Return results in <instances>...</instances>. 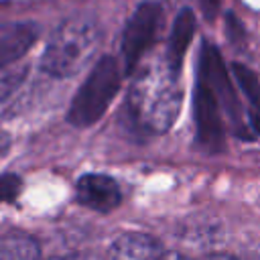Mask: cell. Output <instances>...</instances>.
Listing matches in <instances>:
<instances>
[{
    "instance_id": "2",
    "label": "cell",
    "mask_w": 260,
    "mask_h": 260,
    "mask_svg": "<svg viewBox=\"0 0 260 260\" xmlns=\"http://www.w3.org/2000/svg\"><path fill=\"white\" fill-rule=\"evenodd\" d=\"M100 39L98 24L85 16H73L63 20L51 35L41 67L51 77H71L75 75L93 55Z\"/></svg>"
},
{
    "instance_id": "16",
    "label": "cell",
    "mask_w": 260,
    "mask_h": 260,
    "mask_svg": "<svg viewBox=\"0 0 260 260\" xmlns=\"http://www.w3.org/2000/svg\"><path fill=\"white\" fill-rule=\"evenodd\" d=\"M8 148H10V136L6 132H0V156H4Z\"/></svg>"
},
{
    "instance_id": "10",
    "label": "cell",
    "mask_w": 260,
    "mask_h": 260,
    "mask_svg": "<svg viewBox=\"0 0 260 260\" xmlns=\"http://www.w3.org/2000/svg\"><path fill=\"white\" fill-rule=\"evenodd\" d=\"M37 240L22 232H10L0 238V260H39Z\"/></svg>"
},
{
    "instance_id": "1",
    "label": "cell",
    "mask_w": 260,
    "mask_h": 260,
    "mask_svg": "<svg viewBox=\"0 0 260 260\" xmlns=\"http://www.w3.org/2000/svg\"><path fill=\"white\" fill-rule=\"evenodd\" d=\"M181 81L167 61L148 63L134 73L126 98L130 124L144 134H165L181 110Z\"/></svg>"
},
{
    "instance_id": "8",
    "label": "cell",
    "mask_w": 260,
    "mask_h": 260,
    "mask_svg": "<svg viewBox=\"0 0 260 260\" xmlns=\"http://www.w3.org/2000/svg\"><path fill=\"white\" fill-rule=\"evenodd\" d=\"M39 28L32 22L0 24V69L14 65L37 41Z\"/></svg>"
},
{
    "instance_id": "13",
    "label": "cell",
    "mask_w": 260,
    "mask_h": 260,
    "mask_svg": "<svg viewBox=\"0 0 260 260\" xmlns=\"http://www.w3.org/2000/svg\"><path fill=\"white\" fill-rule=\"evenodd\" d=\"M199 8L207 20H213L219 12V0H199Z\"/></svg>"
},
{
    "instance_id": "12",
    "label": "cell",
    "mask_w": 260,
    "mask_h": 260,
    "mask_svg": "<svg viewBox=\"0 0 260 260\" xmlns=\"http://www.w3.org/2000/svg\"><path fill=\"white\" fill-rule=\"evenodd\" d=\"M20 187L22 183L16 175H0V201H14Z\"/></svg>"
},
{
    "instance_id": "18",
    "label": "cell",
    "mask_w": 260,
    "mask_h": 260,
    "mask_svg": "<svg viewBox=\"0 0 260 260\" xmlns=\"http://www.w3.org/2000/svg\"><path fill=\"white\" fill-rule=\"evenodd\" d=\"M51 260H81L79 256H59V258H51Z\"/></svg>"
},
{
    "instance_id": "7",
    "label": "cell",
    "mask_w": 260,
    "mask_h": 260,
    "mask_svg": "<svg viewBox=\"0 0 260 260\" xmlns=\"http://www.w3.org/2000/svg\"><path fill=\"white\" fill-rule=\"evenodd\" d=\"M165 254L160 242L144 232H126L108 248L106 260H160Z\"/></svg>"
},
{
    "instance_id": "11",
    "label": "cell",
    "mask_w": 260,
    "mask_h": 260,
    "mask_svg": "<svg viewBox=\"0 0 260 260\" xmlns=\"http://www.w3.org/2000/svg\"><path fill=\"white\" fill-rule=\"evenodd\" d=\"M26 77V67L24 65H8L0 69V102H4Z\"/></svg>"
},
{
    "instance_id": "4",
    "label": "cell",
    "mask_w": 260,
    "mask_h": 260,
    "mask_svg": "<svg viewBox=\"0 0 260 260\" xmlns=\"http://www.w3.org/2000/svg\"><path fill=\"white\" fill-rule=\"evenodd\" d=\"M193 116L197 130V144L209 152H219L225 144L223 108L219 95L203 71L197 73V83L193 91Z\"/></svg>"
},
{
    "instance_id": "19",
    "label": "cell",
    "mask_w": 260,
    "mask_h": 260,
    "mask_svg": "<svg viewBox=\"0 0 260 260\" xmlns=\"http://www.w3.org/2000/svg\"><path fill=\"white\" fill-rule=\"evenodd\" d=\"M240 260H260V252H258V254H252V256H244V258H240Z\"/></svg>"
},
{
    "instance_id": "9",
    "label": "cell",
    "mask_w": 260,
    "mask_h": 260,
    "mask_svg": "<svg viewBox=\"0 0 260 260\" xmlns=\"http://www.w3.org/2000/svg\"><path fill=\"white\" fill-rule=\"evenodd\" d=\"M193 35H195V14L189 6H185L173 22L169 43H167V51H165V57H162L167 61V65L177 73H181V65H183L185 53H187V49L193 41Z\"/></svg>"
},
{
    "instance_id": "6",
    "label": "cell",
    "mask_w": 260,
    "mask_h": 260,
    "mask_svg": "<svg viewBox=\"0 0 260 260\" xmlns=\"http://www.w3.org/2000/svg\"><path fill=\"white\" fill-rule=\"evenodd\" d=\"M75 199L83 207L98 211V213H110L120 207L122 203V189L118 181L104 173H85L75 183Z\"/></svg>"
},
{
    "instance_id": "3",
    "label": "cell",
    "mask_w": 260,
    "mask_h": 260,
    "mask_svg": "<svg viewBox=\"0 0 260 260\" xmlns=\"http://www.w3.org/2000/svg\"><path fill=\"white\" fill-rule=\"evenodd\" d=\"M122 83V71L118 59L112 55H104L91 67L79 89L75 91L69 110L67 122L75 128H89L93 126L114 102Z\"/></svg>"
},
{
    "instance_id": "17",
    "label": "cell",
    "mask_w": 260,
    "mask_h": 260,
    "mask_svg": "<svg viewBox=\"0 0 260 260\" xmlns=\"http://www.w3.org/2000/svg\"><path fill=\"white\" fill-rule=\"evenodd\" d=\"M160 260H193V258H187V256H183L179 252H165Z\"/></svg>"
},
{
    "instance_id": "14",
    "label": "cell",
    "mask_w": 260,
    "mask_h": 260,
    "mask_svg": "<svg viewBox=\"0 0 260 260\" xmlns=\"http://www.w3.org/2000/svg\"><path fill=\"white\" fill-rule=\"evenodd\" d=\"M248 118H250V124H252L254 132L260 134V102H254V104H252Z\"/></svg>"
},
{
    "instance_id": "5",
    "label": "cell",
    "mask_w": 260,
    "mask_h": 260,
    "mask_svg": "<svg viewBox=\"0 0 260 260\" xmlns=\"http://www.w3.org/2000/svg\"><path fill=\"white\" fill-rule=\"evenodd\" d=\"M160 20H162V8L158 2L152 0L140 2L126 20L122 32V59L128 73L136 71L138 61L154 43Z\"/></svg>"
},
{
    "instance_id": "15",
    "label": "cell",
    "mask_w": 260,
    "mask_h": 260,
    "mask_svg": "<svg viewBox=\"0 0 260 260\" xmlns=\"http://www.w3.org/2000/svg\"><path fill=\"white\" fill-rule=\"evenodd\" d=\"M199 260H240L238 256H232V254H225V252H213V254H207Z\"/></svg>"
}]
</instances>
